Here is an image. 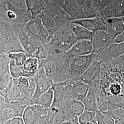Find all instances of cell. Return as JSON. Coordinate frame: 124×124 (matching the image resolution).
Masks as SVG:
<instances>
[{"label": "cell", "instance_id": "1", "mask_svg": "<svg viewBox=\"0 0 124 124\" xmlns=\"http://www.w3.org/2000/svg\"><path fill=\"white\" fill-rule=\"evenodd\" d=\"M36 73L30 77H22L13 79L9 88L0 96L7 102L20 104L25 106L30 105L36 90Z\"/></svg>", "mask_w": 124, "mask_h": 124}, {"label": "cell", "instance_id": "2", "mask_svg": "<svg viewBox=\"0 0 124 124\" xmlns=\"http://www.w3.org/2000/svg\"><path fill=\"white\" fill-rule=\"evenodd\" d=\"M62 55L50 54L46 58L40 60V67L44 68L46 75L53 83L62 82L70 79V62Z\"/></svg>", "mask_w": 124, "mask_h": 124}, {"label": "cell", "instance_id": "3", "mask_svg": "<svg viewBox=\"0 0 124 124\" xmlns=\"http://www.w3.org/2000/svg\"><path fill=\"white\" fill-rule=\"evenodd\" d=\"M78 41L70 28H64L58 31L50 40L51 54L61 55L66 53Z\"/></svg>", "mask_w": 124, "mask_h": 124}, {"label": "cell", "instance_id": "4", "mask_svg": "<svg viewBox=\"0 0 124 124\" xmlns=\"http://www.w3.org/2000/svg\"><path fill=\"white\" fill-rule=\"evenodd\" d=\"M96 57L95 53L73 58L69 63L70 78L80 80V77L86 71Z\"/></svg>", "mask_w": 124, "mask_h": 124}, {"label": "cell", "instance_id": "5", "mask_svg": "<svg viewBox=\"0 0 124 124\" xmlns=\"http://www.w3.org/2000/svg\"><path fill=\"white\" fill-rule=\"evenodd\" d=\"M26 107L20 104L7 102L0 96V124L15 117H22Z\"/></svg>", "mask_w": 124, "mask_h": 124}, {"label": "cell", "instance_id": "6", "mask_svg": "<svg viewBox=\"0 0 124 124\" xmlns=\"http://www.w3.org/2000/svg\"><path fill=\"white\" fill-rule=\"evenodd\" d=\"M92 39L77 41L66 53L63 54V57L70 62L76 57L94 53Z\"/></svg>", "mask_w": 124, "mask_h": 124}, {"label": "cell", "instance_id": "7", "mask_svg": "<svg viewBox=\"0 0 124 124\" xmlns=\"http://www.w3.org/2000/svg\"><path fill=\"white\" fill-rule=\"evenodd\" d=\"M53 82L47 76L43 67H40L36 72V90L30 105L34 104L40 96L52 88Z\"/></svg>", "mask_w": 124, "mask_h": 124}, {"label": "cell", "instance_id": "8", "mask_svg": "<svg viewBox=\"0 0 124 124\" xmlns=\"http://www.w3.org/2000/svg\"><path fill=\"white\" fill-rule=\"evenodd\" d=\"M115 37L108 31H99L94 33L92 39L94 53L105 50L115 43Z\"/></svg>", "mask_w": 124, "mask_h": 124}, {"label": "cell", "instance_id": "9", "mask_svg": "<svg viewBox=\"0 0 124 124\" xmlns=\"http://www.w3.org/2000/svg\"><path fill=\"white\" fill-rule=\"evenodd\" d=\"M10 59L8 55L1 54L0 60V94L8 88L13 78L10 71Z\"/></svg>", "mask_w": 124, "mask_h": 124}, {"label": "cell", "instance_id": "10", "mask_svg": "<svg viewBox=\"0 0 124 124\" xmlns=\"http://www.w3.org/2000/svg\"><path fill=\"white\" fill-rule=\"evenodd\" d=\"M95 54L102 63L108 64L114 62L124 54V42L114 43L105 50Z\"/></svg>", "mask_w": 124, "mask_h": 124}, {"label": "cell", "instance_id": "11", "mask_svg": "<svg viewBox=\"0 0 124 124\" xmlns=\"http://www.w3.org/2000/svg\"><path fill=\"white\" fill-rule=\"evenodd\" d=\"M102 62L96 54V57L91 65L81 76L80 80L91 86L100 75L102 70Z\"/></svg>", "mask_w": 124, "mask_h": 124}, {"label": "cell", "instance_id": "12", "mask_svg": "<svg viewBox=\"0 0 124 124\" xmlns=\"http://www.w3.org/2000/svg\"><path fill=\"white\" fill-rule=\"evenodd\" d=\"M74 23L81 25L94 33L99 31H107L108 29L105 20L102 18H86Z\"/></svg>", "mask_w": 124, "mask_h": 124}, {"label": "cell", "instance_id": "13", "mask_svg": "<svg viewBox=\"0 0 124 124\" xmlns=\"http://www.w3.org/2000/svg\"><path fill=\"white\" fill-rule=\"evenodd\" d=\"M107 31L115 38L124 32V17L106 18Z\"/></svg>", "mask_w": 124, "mask_h": 124}, {"label": "cell", "instance_id": "14", "mask_svg": "<svg viewBox=\"0 0 124 124\" xmlns=\"http://www.w3.org/2000/svg\"><path fill=\"white\" fill-rule=\"evenodd\" d=\"M85 110L97 113L98 112L97 96L95 88L90 86L88 93L83 102Z\"/></svg>", "mask_w": 124, "mask_h": 124}, {"label": "cell", "instance_id": "15", "mask_svg": "<svg viewBox=\"0 0 124 124\" xmlns=\"http://www.w3.org/2000/svg\"><path fill=\"white\" fill-rule=\"evenodd\" d=\"M70 28L78 40L91 39L93 37L94 32L80 24L74 23Z\"/></svg>", "mask_w": 124, "mask_h": 124}, {"label": "cell", "instance_id": "16", "mask_svg": "<svg viewBox=\"0 0 124 124\" xmlns=\"http://www.w3.org/2000/svg\"><path fill=\"white\" fill-rule=\"evenodd\" d=\"M85 110L83 102L73 100L67 103L65 114L79 116Z\"/></svg>", "mask_w": 124, "mask_h": 124}, {"label": "cell", "instance_id": "17", "mask_svg": "<svg viewBox=\"0 0 124 124\" xmlns=\"http://www.w3.org/2000/svg\"><path fill=\"white\" fill-rule=\"evenodd\" d=\"M90 85L79 80L73 89L74 99L83 102L88 93Z\"/></svg>", "mask_w": 124, "mask_h": 124}, {"label": "cell", "instance_id": "18", "mask_svg": "<svg viewBox=\"0 0 124 124\" xmlns=\"http://www.w3.org/2000/svg\"><path fill=\"white\" fill-rule=\"evenodd\" d=\"M10 71L13 79L22 77H30L35 75L36 73H31L25 70L23 66H18L15 64L14 61H10Z\"/></svg>", "mask_w": 124, "mask_h": 124}, {"label": "cell", "instance_id": "19", "mask_svg": "<svg viewBox=\"0 0 124 124\" xmlns=\"http://www.w3.org/2000/svg\"><path fill=\"white\" fill-rule=\"evenodd\" d=\"M22 117L24 124H37L40 120V117L31 105L25 108Z\"/></svg>", "mask_w": 124, "mask_h": 124}, {"label": "cell", "instance_id": "20", "mask_svg": "<svg viewBox=\"0 0 124 124\" xmlns=\"http://www.w3.org/2000/svg\"><path fill=\"white\" fill-rule=\"evenodd\" d=\"M54 100V93L52 88L42 94L34 104H39L46 108H51Z\"/></svg>", "mask_w": 124, "mask_h": 124}, {"label": "cell", "instance_id": "21", "mask_svg": "<svg viewBox=\"0 0 124 124\" xmlns=\"http://www.w3.org/2000/svg\"><path fill=\"white\" fill-rule=\"evenodd\" d=\"M103 113L110 116L115 121L124 119V106H111L106 112Z\"/></svg>", "mask_w": 124, "mask_h": 124}, {"label": "cell", "instance_id": "22", "mask_svg": "<svg viewBox=\"0 0 124 124\" xmlns=\"http://www.w3.org/2000/svg\"><path fill=\"white\" fill-rule=\"evenodd\" d=\"M40 60L38 58L29 57L23 65L24 69L31 73H36L40 68Z\"/></svg>", "mask_w": 124, "mask_h": 124}, {"label": "cell", "instance_id": "23", "mask_svg": "<svg viewBox=\"0 0 124 124\" xmlns=\"http://www.w3.org/2000/svg\"><path fill=\"white\" fill-rule=\"evenodd\" d=\"M8 56L10 59L14 61L15 64L18 66H23L29 57L28 54L24 52L9 53Z\"/></svg>", "mask_w": 124, "mask_h": 124}, {"label": "cell", "instance_id": "24", "mask_svg": "<svg viewBox=\"0 0 124 124\" xmlns=\"http://www.w3.org/2000/svg\"><path fill=\"white\" fill-rule=\"evenodd\" d=\"M96 120L97 124H115V120L109 115L97 112Z\"/></svg>", "mask_w": 124, "mask_h": 124}, {"label": "cell", "instance_id": "25", "mask_svg": "<svg viewBox=\"0 0 124 124\" xmlns=\"http://www.w3.org/2000/svg\"><path fill=\"white\" fill-rule=\"evenodd\" d=\"M108 108L111 106H124V95L120 94L118 95H110L108 97Z\"/></svg>", "mask_w": 124, "mask_h": 124}, {"label": "cell", "instance_id": "26", "mask_svg": "<svg viewBox=\"0 0 124 124\" xmlns=\"http://www.w3.org/2000/svg\"><path fill=\"white\" fill-rule=\"evenodd\" d=\"M97 113L92 111L85 110L84 112L79 116V122L80 124H86L87 122L94 120Z\"/></svg>", "mask_w": 124, "mask_h": 124}, {"label": "cell", "instance_id": "27", "mask_svg": "<svg viewBox=\"0 0 124 124\" xmlns=\"http://www.w3.org/2000/svg\"><path fill=\"white\" fill-rule=\"evenodd\" d=\"M27 7L33 13H39L42 9L40 0H26Z\"/></svg>", "mask_w": 124, "mask_h": 124}, {"label": "cell", "instance_id": "28", "mask_svg": "<svg viewBox=\"0 0 124 124\" xmlns=\"http://www.w3.org/2000/svg\"><path fill=\"white\" fill-rule=\"evenodd\" d=\"M108 91L110 95L109 96H115L121 94L122 91V88L119 84L118 83H113L110 85L108 88Z\"/></svg>", "mask_w": 124, "mask_h": 124}, {"label": "cell", "instance_id": "29", "mask_svg": "<svg viewBox=\"0 0 124 124\" xmlns=\"http://www.w3.org/2000/svg\"><path fill=\"white\" fill-rule=\"evenodd\" d=\"M3 124H24V123L22 117H18L6 121Z\"/></svg>", "mask_w": 124, "mask_h": 124}, {"label": "cell", "instance_id": "30", "mask_svg": "<svg viewBox=\"0 0 124 124\" xmlns=\"http://www.w3.org/2000/svg\"><path fill=\"white\" fill-rule=\"evenodd\" d=\"M114 63H116L118 66L124 70V54L118 58Z\"/></svg>", "mask_w": 124, "mask_h": 124}, {"label": "cell", "instance_id": "31", "mask_svg": "<svg viewBox=\"0 0 124 124\" xmlns=\"http://www.w3.org/2000/svg\"><path fill=\"white\" fill-rule=\"evenodd\" d=\"M37 124H48V121L46 119H41L40 120L39 123Z\"/></svg>", "mask_w": 124, "mask_h": 124}, {"label": "cell", "instance_id": "32", "mask_svg": "<svg viewBox=\"0 0 124 124\" xmlns=\"http://www.w3.org/2000/svg\"><path fill=\"white\" fill-rule=\"evenodd\" d=\"M115 124H124V119L116 120Z\"/></svg>", "mask_w": 124, "mask_h": 124}, {"label": "cell", "instance_id": "33", "mask_svg": "<svg viewBox=\"0 0 124 124\" xmlns=\"http://www.w3.org/2000/svg\"><path fill=\"white\" fill-rule=\"evenodd\" d=\"M86 124H97V121H96V118L94 120L91 121H90L87 122Z\"/></svg>", "mask_w": 124, "mask_h": 124}, {"label": "cell", "instance_id": "34", "mask_svg": "<svg viewBox=\"0 0 124 124\" xmlns=\"http://www.w3.org/2000/svg\"><path fill=\"white\" fill-rule=\"evenodd\" d=\"M62 124H71L70 122L69 121H65Z\"/></svg>", "mask_w": 124, "mask_h": 124}]
</instances>
